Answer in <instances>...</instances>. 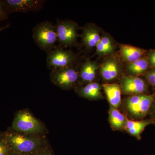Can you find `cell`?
Returning a JSON list of instances; mask_svg holds the SVG:
<instances>
[{
    "label": "cell",
    "mask_w": 155,
    "mask_h": 155,
    "mask_svg": "<svg viewBox=\"0 0 155 155\" xmlns=\"http://www.w3.org/2000/svg\"><path fill=\"white\" fill-rule=\"evenodd\" d=\"M12 151L23 155H32L48 144L44 135H29L9 128L5 131Z\"/></svg>",
    "instance_id": "cell-1"
},
{
    "label": "cell",
    "mask_w": 155,
    "mask_h": 155,
    "mask_svg": "<svg viewBox=\"0 0 155 155\" xmlns=\"http://www.w3.org/2000/svg\"><path fill=\"white\" fill-rule=\"evenodd\" d=\"M10 129L29 135H43L45 129L44 125L27 110H21L14 117Z\"/></svg>",
    "instance_id": "cell-2"
},
{
    "label": "cell",
    "mask_w": 155,
    "mask_h": 155,
    "mask_svg": "<svg viewBox=\"0 0 155 155\" xmlns=\"http://www.w3.org/2000/svg\"><path fill=\"white\" fill-rule=\"evenodd\" d=\"M32 37L38 47L47 53L54 49L58 41L55 25L49 21L37 24L32 30Z\"/></svg>",
    "instance_id": "cell-3"
},
{
    "label": "cell",
    "mask_w": 155,
    "mask_h": 155,
    "mask_svg": "<svg viewBox=\"0 0 155 155\" xmlns=\"http://www.w3.org/2000/svg\"><path fill=\"white\" fill-rule=\"evenodd\" d=\"M79 72L73 66L51 69L50 79L54 85L64 90L72 88L79 79Z\"/></svg>",
    "instance_id": "cell-4"
},
{
    "label": "cell",
    "mask_w": 155,
    "mask_h": 155,
    "mask_svg": "<svg viewBox=\"0 0 155 155\" xmlns=\"http://www.w3.org/2000/svg\"><path fill=\"white\" fill-rule=\"evenodd\" d=\"M55 27L59 45L64 48L77 45L79 27L75 22L70 20L57 19Z\"/></svg>",
    "instance_id": "cell-5"
},
{
    "label": "cell",
    "mask_w": 155,
    "mask_h": 155,
    "mask_svg": "<svg viewBox=\"0 0 155 155\" xmlns=\"http://www.w3.org/2000/svg\"><path fill=\"white\" fill-rule=\"evenodd\" d=\"M77 57L74 53L60 45L55 46L51 51L47 53V66L49 69L61 68L73 66Z\"/></svg>",
    "instance_id": "cell-6"
},
{
    "label": "cell",
    "mask_w": 155,
    "mask_h": 155,
    "mask_svg": "<svg viewBox=\"0 0 155 155\" xmlns=\"http://www.w3.org/2000/svg\"><path fill=\"white\" fill-rule=\"evenodd\" d=\"M7 13H27L41 10L45 1L43 0H4Z\"/></svg>",
    "instance_id": "cell-7"
},
{
    "label": "cell",
    "mask_w": 155,
    "mask_h": 155,
    "mask_svg": "<svg viewBox=\"0 0 155 155\" xmlns=\"http://www.w3.org/2000/svg\"><path fill=\"white\" fill-rule=\"evenodd\" d=\"M121 84L122 91L125 94H143L147 89L144 81L137 76H124L121 80Z\"/></svg>",
    "instance_id": "cell-8"
},
{
    "label": "cell",
    "mask_w": 155,
    "mask_h": 155,
    "mask_svg": "<svg viewBox=\"0 0 155 155\" xmlns=\"http://www.w3.org/2000/svg\"><path fill=\"white\" fill-rule=\"evenodd\" d=\"M154 98V94H144L141 101L136 105L127 111L135 118L138 119L143 118L149 110Z\"/></svg>",
    "instance_id": "cell-9"
},
{
    "label": "cell",
    "mask_w": 155,
    "mask_h": 155,
    "mask_svg": "<svg viewBox=\"0 0 155 155\" xmlns=\"http://www.w3.org/2000/svg\"><path fill=\"white\" fill-rule=\"evenodd\" d=\"M81 37L83 44L87 50L96 47L101 38L98 31L91 25H86L83 28Z\"/></svg>",
    "instance_id": "cell-10"
},
{
    "label": "cell",
    "mask_w": 155,
    "mask_h": 155,
    "mask_svg": "<svg viewBox=\"0 0 155 155\" xmlns=\"http://www.w3.org/2000/svg\"><path fill=\"white\" fill-rule=\"evenodd\" d=\"M107 98L111 106L118 108L121 104V88L117 84H103Z\"/></svg>",
    "instance_id": "cell-11"
},
{
    "label": "cell",
    "mask_w": 155,
    "mask_h": 155,
    "mask_svg": "<svg viewBox=\"0 0 155 155\" xmlns=\"http://www.w3.org/2000/svg\"><path fill=\"white\" fill-rule=\"evenodd\" d=\"M152 123L153 121L152 120L132 121L126 119L124 128L130 135L138 139H140L141 134L144 130L145 128Z\"/></svg>",
    "instance_id": "cell-12"
},
{
    "label": "cell",
    "mask_w": 155,
    "mask_h": 155,
    "mask_svg": "<svg viewBox=\"0 0 155 155\" xmlns=\"http://www.w3.org/2000/svg\"><path fill=\"white\" fill-rule=\"evenodd\" d=\"M120 51L124 60L131 63L141 58L146 53L147 51L129 45H122L120 47Z\"/></svg>",
    "instance_id": "cell-13"
},
{
    "label": "cell",
    "mask_w": 155,
    "mask_h": 155,
    "mask_svg": "<svg viewBox=\"0 0 155 155\" xmlns=\"http://www.w3.org/2000/svg\"><path fill=\"white\" fill-rule=\"evenodd\" d=\"M98 66L95 62L87 60L82 64L79 71V78L84 83H91L95 78Z\"/></svg>",
    "instance_id": "cell-14"
},
{
    "label": "cell",
    "mask_w": 155,
    "mask_h": 155,
    "mask_svg": "<svg viewBox=\"0 0 155 155\" xmlns=\"http://www.w3.org/2000/svg\"><path fill=\"white\" fill-rule=\"evenodd\" d=\"M119 67L117 62L113 59L106 61L102 66L101 74L103 79L107 81L114 80L119 74Z\"/></svg>",
    "instance_id": "cell-15"
},
{
    "label": "cell",
    "mask_w": 155,
    "mask_h": 155,
    "mask_svg": "<svg viewBox=\"0 0 155 155\" xmlns=\"http://www.w3.org/2000/svg\"><path fill=\"white\" fill-rule=\"evenodd\" d=\"M78 93L81 97L88 99H97L102 97L101 87L96 82H91L80 87Z\"/></svg>",
    "instance_id": "cell-16"
},
{
    "label": "cell",
    "mask_w": 155,
    "mask_h": 155,
    "mask_svg": "<svg viewBox=\"0 0 155 155\" xmlns=\"http://www.w3.org/2000/svg\"><path fill=\"white\" fill-rule=\"evenodd\" d=\"M109 121L111 126L116 130L124 128L126 119L125 116L119 112L117 108L110 106Z\"/></svg>",
    "instance_id": "cell-17"
},
{
    "label": "cell",
    "mask_w": 155,
    "mask_h": 155,
    "mask_svg": "<svg viewBox=\"0 0 155 155\" xmlns=\"http://www.w3.org/2000/svg\"><path fill=\"white\" fill-rule=\"evenodd\" d=\"M147 58H142L138 61L129 63L127 65L128 72L134 75H140L146 72L149 68Z\"/></svg>",
    "instance_id": "cell-18"
},
{
    "label": "cell",
    "mask_w": 155,
    "mask_h": 155,
    "mask_svg": "<svg viewBox=\"0 0 155 155\" xmlns=\"http://www.w3.org/2000/svg\"><path fill=\"white\" fill-rule=\"evenodd\" d=\"M96 48L97 53L100 55L110 54L114 51L113 41L110 37L107 36L102 37Z\"/></svg>",
    "instance_id": "cell-19"
},
{
    "label": "cell",
    "mask_w": 155,
    "mask_h": 155,
    "mask_svg": "<svg viewBox=\"0 0 155 155\" xmlns=\"http://www.w3.org/2000/svg\"><path fill=\"white\" fill-rule=\"evenodd\" d=\"M5 132L0 136V155H8L12 152Z\"/></svg>",
    "instance_id": "cell-20"
},
{
    "label": "cell",
    "mask_w": 155,
    "mask_h": 155,
    "mask_svg": "<svg viewBox=\"0 0 155 155\" xmlns=\"http://www.w3.org/2000/svg\"><path fill=\"white\" fill-rule=\"evenodd\" d=\"M146 78L152 86L155 87V69L150 70L146 73Z\"/></svg>",
    "instance_id": "cell-21"
},
{
    "label": "cell",
    "mask_w": 155,
    "mask_h": 155,
    "mask_svg": "<svg viewBox=\"0 0 155 155\" xmlns=\"http://www.w3.org/2000/svg\"><path fill=\"white\" fill-rule=\"evenodd\" d=\"M32 155H54L48 144L44 147Z\"/></svg>",
    "instance_id": "cell-22"
},
{
    "label": "cell",
    "mask_w": 155,
    "mask_h": 155,
    "mask_svg": "<svg viewBox=\"0 0 155 155\" xmlns=\"http://www.w3.org/2000/svg\"><path fill=\"white\" fill-rule=\"evenodd\" d=\"M9 15L6 11L3 1L0 0V22L8 19Z\"/></svg>",
    "instance_id": "cell-23"
},
{
    "label": "cell",
    "mask_w": 155,
    "mask_h": 155,
    "mask_svg": "<svg viewBox=\"0 0 155 155\" xmlns=\"http://www.w3.org/2000/svg\"><path fill=\"white\" fill-rule=\"evenodd\" d=\"M147 59L150 67L155 69V50L150 51Z\"/></svg>",
    "instance_id": "cell-24"
},
{
    "label": "cell",
    "mask_w": 155,
    "mask_h": 155,
    "mask_svg": "<svg viewBox=\"0 0 155 155\" xmlns=\"http://www.w3.org/2000/svg\"><path fill=\"white\" fill-rule=\"evenodd\" d=\"M10 26H11V25H10V24H8L7 25L3 26V27H0V33H1V32H2L3 31L5 30V29L8 28Z\"/></svg>",
    "instance_id": "cell-25"
},
{
    "label": "cell",
    "mask_w": 155,
    "mask_h": 155,
    "mask_svg": "<svg viewBox=\"0 0 155 155\" xmlns=\"http://www.w3.org/2000/svg\"><path fill=\"white\" fill-rule=\"evenodd\" d=\"M8 155H23L20 154L18 153L14 152L12 151Z\"/></svg>",
    "instance_id": "cell-26"
},
{
    "label": "cell",
    "mask_w": 155,
    "mask_h": 155,
    "mask_svg": "<svg viewBox=\"0 0 155 155\" xmlns=\"http://www.w3.org/2000/svg\"><path fill=\"white\" fill-rule=\"evenodd\" d=\"M154 117H155V106L154 109Z\"/></svg>",
    "instance_id": "cell-27"
},
{
    "label": "cell",
    "mask_w": 155,
    "mask_h": 155,
    "mask_svg": "<svg viewBox=\"0 0 155 155\" xmlns=\"http://www.w3.org/2000/svg\"><path fill=\"white\" fill-rule=\"evenodd\" d=\"M2 132H0V136H1V135H2Z\"/></svg>",
    "instance_id": "cell-28"
}]
</instances>
